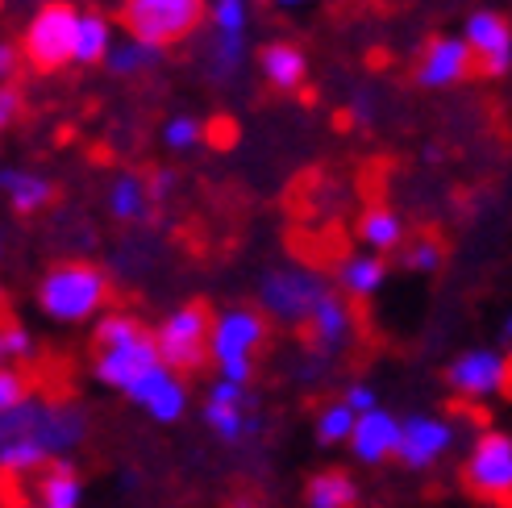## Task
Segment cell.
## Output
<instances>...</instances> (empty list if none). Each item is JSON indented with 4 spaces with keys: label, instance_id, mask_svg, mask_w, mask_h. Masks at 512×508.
Here are the masks:
<instances>
[{
    "label": "cell",
    "instance_id": "74e56055",
    "mask_svg": "<svg viewBox=\"0 0 512 508\" xmlns=\"http://www.w3.org/2000/svg\"><path fill=\"white\" fill-rule=\"evenodd\" d=\"M21 113V96L13 88L0 92V125H13V117Z\"/></svg>",
    "mask_w": 512,
    "mask_h": 508
},
{
    "label": "cell",
    "instance_id": "ac0fdd59",
    "mask_svg": "<svg viewBox=\"0 0 512 508\" xmlns=\"http://www.w3.org/2000/svg\"><path fill=\"white\" fill-rule=\"evenodd\" d=\"M30 484H34V508H80V500H84L80 467H75L67 454L50 459L38 475H30Z\"/></svg>",
    "mask_w": 512,
    "mask_h": 508
},
{
    "label": "cell",
    "instance_id": "ba28073f",
    "mask_svg": "<svg viewBox=\"0 0 512 508\" xmlns=\"http://www.w3.org/2000/svg\"><path fill=\"white\" fill-rule=\"evenodd\" d=\"M200 21H204V0H125L121 5L125 30L155 46L184 42Z\"/></svg>",
    "mask_w": 512,
    "mask_h": 508
},
{
    "label": "cell",
    "instance_id": "9a60e30c",
    "mask_svg": "<svg viewBox=\"0 0 512 508\" xmlns=\"http://www.w3.org/2000/svg\"><path fill=\"white\" fill-rule=\"evenodd\" d=\"M454 446V425L442 417H408L404 421V438H400V454L396 459L408 471H429L442 454Z\"/></svg>",
    "mask_w": 512,
    "mask_h": 508
},
{
    "label": "cell",
    "instance_id": "d590c367",
    "mask_svg": "<svg viewBox=\"0 0 512 508\" xmlns=\"http://www.w3.org/2000/svg\"><path fill=\"white\" fill-rule=\"evenodd\" d=\"M354 413H371V409H379V400H375V392L367 388V384H354V388H346V396H342Z\"/></svg>",
    "mask_w": 512,
    "mask_h": 508
},
{
    "label": "cell",
    "instance_id": "60d3db41",
    "mask_svg": "<svg viewBox=\"0 0 512 508\" xmlns=\"http://www.w3.org/2000/svg\"><path fill=\"white\" fill-rule=\"evenodd\" d=\"M275 5H300V0H275Z\"/></svg>",
    "mask_w": 512,
    "mask_h": 508
},
{
    "label": "cell",
    "instance_id": "ffe728a7",
    "mask_svg": "<svg viewBox=\"0 0 512 508\" xmlns=\"http://www.w3.org/2000/svg\"><path fill=\"white\" fill-rule=\"evenodd\" d=\"M334 279L338 288L350 296V300H371L383 279H388V263H383V254H346V259H338L334 267Z\"/></svg>",
    "mask_w": 512,
    "mask_h": 508
},
{
    "label": "cell",
    "instance_id": "4fadbf2b",
    "mask_svg": "<svg viewBox=\"0 0 512 508\" xmlns=\"http://www.w3.org/2000/svg\"><path fill=\"white\" fill-rule=\"evenodd\" d=\"M463 38L475 50L479 75L500 80V75L512 71V25H508V17H500L492 9H479V13L467 17V34Z\"/></svg>",
    "mask_w": 512,
    "mask_h": 508
},
{
    "label": "cell",
    "instance_id": "52a82bcc",
    "mask_svg": "<svg viewBox=\"0 0 512 508\" xmlns=\"http://www.w3.org/2000/svg\"><path fill=\"white\" fill-rule=\"evenodd\" d=\"M75 30H80V9L67 5V0H50L25 25V59L38 71H59L75 63Z\"/></svg>",
    "mask_w": 512,
    "mask_h": 508
},
{
    "label": "cell",
    "instance_id": "9c48e42d",
    "mask_svg": "<svg viewBox=\"0 0 512 508\" xmlns=\"http://www.w3.org/2000/svg\"><path fill=\"white\" fill-rule=\"evenodd\" d=\"M446 384L471 400V404H483L492 396H512V354L504 350H467L446 367Z\"/></svg>",
    "mask_w": 512,
    "mask_h": 508
},
{
    "label": "cell",
    "instance_id": "f1b7e54d",
    "mask_svg": "<svg viewBox=\"0 0 512 508\" xmlns=\"http://www.w3.org/2000/svg\"><path fill=\"white\" fill-rule=\"evenodd\" d=\"M354 425H358V413L350 409L346 400H334V404H325V409L317 413L313 434H317L321 446H338V442H350Z\"/></svg>",
    "mask_w": 512,
    "mask_h": 508
},
{
    "label": "cell",
    "instance_id": "30bf717a",
    "mask_svg": "<svg viewBox=\"0 0 512 508\" xmlns=\"http://www.w3.org/2000/svg\"><path fill=\"white\" fill-rule=\"evenodd\" d=\"M475 71H479V63H475L471 42L438 34L425 42L421 59H417V84L421 88H454V84L471 80Z\"/></svg>",
    "mask_w": 512,
    "mask_h": 508
},
{
    "label": "cell",
    "instance_id": "2e32d148",
    "mask_svg": "<svg viewBox=\"0 0 512 508\" xmlns=\"http://www.w3.org/2000/svg\"><path fill=\"white\" fill-rule=\"evenodd\" d=\"M400 438H404V421H396L392 413L371 409V413H358V425L350 434V450L363 467H379L400 454Z\"/></svg>",
    "mask_w": 512,
    "mask_h": 508
},
{
    "label": "cell",
    "instance_id": "7c38bea8",
    "mask_svg": "<svg viewBox=\"0 0 512 508\" xmlns=\"http://www.w3.org/2000/svg\"><path fill=\"white\" fill-rule=\"evenodd\" d=\"M155 363H163L159 338L146 334V338H138V342H125V346H113V350H96V354H92V375H96L105 388L130 392Z\"/></svg>",
    "mask_w": 512,
    "mask_h": 508
},
{
    "label": "cell",
    "instance_id": "83f0119b",
    "mask_svg": "<svg viewBox=\"0 0 512 508\" xmlns=\"http://www.w3.org/2000/svg\"><path fill=\"white\" fill-rule=\"evenodd\" d=\"M150 329L138 321V317H130V313H105L96 321V329H92V354L96 350H113V346H125V342H138V338H146Z\"/></svg>",
    "mask_w": 512,
    "mask_h": 508
},
{
    "label": "cell",
    "instance_id": "e575fe53",
    "mask_svg": "<svg viewBox=\"0 0 512 508\" xmlns=\"http://www.w3.org/2000/svg\"><path fill=\"white\" fill-rule=\"evenodd\" d=\"M146 188H150V200H155V205H163V200L171 196V188H175V171H167V167L150 171V175H146Z\"/></svg>",
    "mask_w": 512,
    "mask_h": 508
},
{
    "label": "cell",
    "instance_id": "d6a6232c",
    "mask_svg": "<svg viewBox=\"0 0 512 508\" xmlns=\"http://www.w3.org/2000/svg\"><path fill=\"white\" fill-rule=\"evenodd\" d=\"M30 379H25V371H17V363H9L5 371H0V409H17L21 400H30Z\"/></svg>",
    "mask_w": 512,
    "mask_h": 508
},
{
    "label": "cell",
    "instance_id": "5bb4252c",
    "mask_svg": "<svg viewBox=\"0 0 512 508\" xmlns=\"http://www.w3.org/2000/svg\"><path fill=\"white\" fill-rule=\"evenodd\" d=\"M125 396H130L138 409H146L159 425L179 421L188 409V392H184V384H179V371H171L167 363H155Z\"/></svg>",
    "mask_w": 512,
    "mask_h": 508
},
{
    "label": "cell",
    "instance_id": "7a4b0ae2",
    "mask_svg": "<svg viewBox=\"0 0 512 508\" xmlns=\"http://www.w3.org/2000/svg\"><path fill=\"white\" fill-rule=\"evenodd\" d=\"M109 300V279L100 267L92 263H55L42 279H38V309L50 321H63V325H80L92 313L105 309Z\"/></svg>",
    "mask_w": 512,
    "mask_h": 508
},
{
    "label": "cell",
    "instance_id": "1f68e13d",
    "mask_svg": "<svg viewBox=\"0 0 512 508\" xmlns=\"http://www.w3.org/2000/svg\"><path fill=\"white\" fill-rule=\"evenodd\" d=\"M0 354H5V363L34 359V334L21 321H5V329H0Z\"/></svg>",
    "mask_w": 512,
    "mask_h": 508
},
{
    "label": "cell",
    "instance_id": "f546056e",
    "mask_svg": "<svg viewBox=\"0 0 512 508\" xmlns=\"http://www.w3.org/2000/svg\"><path fill=\"white\" fill-rule=\"evenodd\" d=\"M442 263H446V246H442L438 238H417L413 246L400 250V267L417 271V275H433Z\"/></svg>",
    "mask_w": 512,
    "mask_h": 508
},
{
    "label": "cell",
    "instance_id": "d4e9b609",
    "mask_svg": "<svg viewBox=\"0 0 512 508\" xmlns=\"http://www.w3.org/2000/svg\"><path fill=\"white\" fill-rule=\"evenodd\" d=\"M309 508H354L358 504V488L346 471H321L309 479V492H304Z\"/></svg>",
    "mask_w": 512,
    "mask_h": 508
},
{
    "label": "cell",
    "instance_id": "e0dca14e",
    "mask_svg": "<svg viewBox=\"0 0 512 508\" xmlns=\"http://www.w3.org/2000/svg\"><path fill=\"white\" fill-rule=\"evenodd\" d=\"M304 334H309V346L317 359H334V354L350 342L354 334V309H350V296L346 292H329L321 304H317V313L313 321L304 325Z\"/></svg>",
    "mask_w": 512,
    "mask_h": 508
},
{
    "label": "cell",
    "instance_id": "4dcf8cb0",
    "mask_svg": "<svg viewBox=\"0 0 512 508\" xmlns=\"http://www.w3.org/2000/svg\"><path fill=\"white\" fill-rule=\"evenodd\" d=\"M204 134H209V130H204V121H196V117H188V113H179V117H171V121L163 125V142H167L171 150H192V146H200Z\"/></svg>",
    "mask_w": 512,
    "mask_h": 508
},
{
    "label": "cell",
    "instance_id": "44dd1931",
    "mask_svg": "<svg viewBox=\"0 0 512 508\" xmlns=\"http://www.w3.org/2000/svg\"><path fill=\"white\" fill-rule=\"evenodd\" d=\"M0 188H5V200L13 205V213H21V217H34L55 200V184H50L46 175L21 171V167H9L0 175Z\"/></svg>",
    "mask_w": 512,
    "mask_h": 508
},
{
    "label": "cell",
    "instance_id": "8fae6325",
    "mask_svg": "<svg viewBox=\"0 0 512 508\" xmlns=\"http://www.w3.org/2000/svg\"><path fill=\"white\" fill-rule=\"evenodd\" d=\"M254 409V396L246 392V384H238V379H217L209 400H204V421H209V429L221 438V442H242L246 434H259V421L250 417Z\"/></svg>",
    "mask_w": 512,
    "mask_h": 508
},
{
    "label": "cell",
    "instance_id": "484cf974",
    "mask_svg": "<svg viewBox=\"0 0 512 508\" xmlns=\"http://www.w3.org/2000/svg\"><path fill=\"white\" fill-rule=\"evenodd\" d=\"M105 63L113 67V75H142V71H150V67H159V63H163V46H155V42H146V38H134V34H130V42H121V46L109 50V59H105Z\"/></svg>",
    "mask_w": 512,
    "mask_h": 508
},
{
    "label": "cell",
    "instance_id": "8d00e7d4",
    "mask_svg": "<svg viewBox=\"0 0 512 508\" xmlns=\"http://www.w3.org/2000/svg\"><path fill=\"white\" fill-rule=\"evenodd\" d=\"M375 117V109H371V96L367 92H358L354 100H350V125H367Z\"/></svg>",
    "mask_w": 512,
    "mask_h": 508
},
{
    "label": "cell",
    "instance_id": "836d02e7",
    "mask_svg": "<svg viewBox=\"0 0 512 508\" xmlns=\"http://www.w3.org/2000/svg\"><path fill=\"white\" fill-rule=\"evenodd\" d=\"M213 25L225 34L246 30V0H213Z\"/></svg>",
    "mask_w": 512,
    "mask_h": 508
},
{
    "label": "cell",
    "instance_id": "277c9868",
    "mask_svg": "<svg viewBox=\"0 0 512 508\" xmlns=\"http://www.w3.org/2000/svg\"><path fill=\"white\" fill-rule=\"evenodd\" d=\"M155 338H159V354H163V363L179 375H196L209 367L213 359V313H209V304H179L175 313H167L155 329Z\"/></svg>",
    "mask_w": 512,
    "mask_h": 508
},
{
    "label": "cell",
    "instance_id": "d6986e66",
    "mask_svg": "<svg viewBox=\"0 0 512 508\" xmlns=\"http://www.w3.org/2000/svg\"><path fill=\"white\" fill-rule=\"evenodd\" d=\"M259 71L275 92H300L304 80H309V59L292 42H267L259 50Z\"/></svg>",
    "mask_w": 512,
    "mask_h": 508
},
{
    "label": "cell",
    "instance_id": "6da1fadb",
    "mask_svg": "<svg viewBox=\"0 0 512 508\" xmlns=\"http://www.w3.org/2000/svg\"><path fill=\"white\" fill-rule=\"evenodd\" d=\"M88 434V417L80 404L30 396L17 409H0V438H30L38 442L50 459H59L71 446H80Z\"/></svg>",
    "mask_w": 512,
    "mask_h": 508
},
{
    "label": "cell",
    "instance_id": "4316f807",
    "mask_svg": "<svg viewBox=\"0 0 512 508\" xmlns=\"http://www.w3.org/2000/svg\"><path fill=\"white\" fill-rule=\"evenodd\" d=\"M242 59H246L242 34L217 30V38L209 42V80H213V84H229V80H234V75L242 71Z\"/></svg>",
    "mask_w": 512,
    "mask_h": 508
},
{
    "label": "cell",
    "instance_id": "ab89813d",
    "mask_svg": "<svg viewBox=\"0 0 512 508\" xmlns=\"http://www.w3.org/2000/svg\"><path fill=\"white\" fill-rule=\"evenodd\" d=\"M504 346H508V354H512V317L504 321Z\"/></svg>",
    "mask_w": 512,
    "mask_h": 508
},
{
    "label": "cell",
    "instance_id": "cb8c5ba5",
    "mask_svg": "<svg viewBox=\"0 0 512 508\" xmlns=\"http://www.w3.org/2000/svg\"><path fill=\"white\" fill-rule=\"evenodd\" d=\"M150 205H155V200H150V188H146L142 175L121 171L113 180V188H109V213L117 221H142Z\"/></svg>",
    "mask_w": 512,
    "mask_h": 508
},
{
    "label": "cell",
    "instance_id": "603a6c76",
    "mask_svg": "<svg viewBox=\"0 0 512 508\" xmlns=\"http://www.w3.org/2000/svg\"><path fill=\"white\" fill-rule=\"evenodd\" d=\"M113 50V30L105 13H80V30H75V63L80 67H96L105 63Z\"/></svg>",
    "mask_w": 512,
    "mask_h": 508
},
{
    "label": "cell",
    "instance_id": "8992f818",
    "mask_svg": "<svg viewBox=\"0 0 512 508\" xmlns=\"http://www.w3.org/2000/svg\"><path fill=\"white\" fill-rule=\"evenodd\" d=\"M463 488L496 508H512V438L500 429H479L463 463Z\"/></svg>",
    "mask_w": 512,
    "mask_h": 508
},
{
    "label": "cell",
    "instance_id": "f35d334b",
    "mask_svg": "<svg viewBox=\"0 0 512 508\" xmlns=\"http://www.w3.org/2000/svg\"><path fill=\"white\" fill-rule=\"evenodd\" d=\"M13 46H5V50H0V71H5V75H13Z\"/></svg>",
    "mask_w": 512,
    "mask_h": 508
},
{
    "label": "cell",
    "instance_id": "5b68a950",
    "mask_svg": "<svg viewBox=\"0 0 512 508\" xmlns=\"http://www.w3.org/2000/svg\"><path fill=\"white\" fill-rule=\"evenodd\" d=\"M334 292L325 284V275L309 271V267H279V271H267L263 284H259V309L288 325V329H304L313 321L317 304Z\"/></svg>",
    "mask_w": 512,
    "mask_h": 508
},
{
    "label": "cell",
    "instance_id": "7402d4cb",
    "mask_svg": "<svg viewBox=\"0 0 512 508\" xmlns=\"http://www.w3.org/2000/svg\"><path fill=\"white\" fill-rule=\"evenodd\" d=\"M358 238H363V246H371L375 254L400 250V242H404V221H400V213H392L388 205H371L363 217H358Z\"/></svg>",
    "mask_w": 512,
    "mask_h": 508
},
{
    "label": "cell",
    "instance_id": "3957f363",
    "mask_svg": "<svg viewBox=\"0 0 512 508\" xmlns=\"http://www.w3.org/2000/svg\"><path fill=\"white\" fill-rule=\"evenodd\" d=\"M267 342V313L250 309V304H234V309L217 313L213 321V363L221 379H238L250 384L254 379V354Z\"/></svg>",
    "mask_w": 512,
    "mask_h": 508
}]
</instances>
